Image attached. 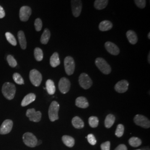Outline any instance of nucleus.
<instances>
[{"instance_id":"obj_12","label":"nucleus","mask_w":150,"mask_h":150,"mask_svg":"<svg viewBox=\"0 0 150 150\" xmlns=\"http://www.w3.org/2000/svg\"><path fill=\"white\" fill-rule=\"evenodd\" d=\"M70 86L71 83L70 81L67 78L62 77L60 79L59 83V88L61 93L64 94L67 93L70 90Z\"/></svg>"},{"instance_id":"obj_33","label":"nucleus","mask_w":150,"mask_h":150,"mask_svg":"<svg viewBox=\"0 0 150 150\" xmlns=\"http://www.w3.org/2000/svg\"><path fill=\"white\" fill-rule=\"evenodd\" d=\"M124 130H125V127L122 124H119L117 129L115 132V134L117 137H121L123 136V133H124Z\"/></svg>"},{"instance_id":"obj_35","label":"nucleus","mask_w":150,"mask_h":150,"mask_svg":"<svg viewBox=\"0 0 150 150\" xmlns=\"http://www.w3.org/2000/svg\"><path fill=\"white\" fill-rule=\"evenodd\" d=\"M35 27L37 31H40L42 27V22L39 18H36L35 21Z\"/></svg>"},{"instance_id":"obj_26","label":"nucleus","mask_w":150,"mask_h":150,"mask_svg":"<svg viewBox=\"0 0 150 150\" xmlns=\"http://www.w3.org/2000/svg\"><path fill=\"white\" fill-rule=\"evenodd\" d=\"M115 117L114 116V115H113L112 114H109L108 115L106 119H105V127L107 128V129H109L110 127H111L112 126L113 123H115Z\"/></svg>"},{"instance_id":"obj_16","label":"nucleus","mask_w":150,"mask_h":150,"mask_svg":"<svg viewBox=\"0 0 150 150\" xmlns=\"http://www.w3.org/2000/svg\"><path fill=\"white\" fill-rule=\"evenodd\" d=\"M76 106L82 108H86L88 107L89 103L85 97H79L76 100Z\"/></svg>"},{"instance_id":"obj_5","label":"nucleus","mask_w":150,"mask_h":150,"mask_svg":"<svg viewBox=\"0 0 150 150\" xmlns=\"http://www.w3.org/2000/svg\"><path fill=\"white\" fill-rule=\"evenodd\" d=\"M30 80L33 85L38 87L41 83L42 80V76L38 71L33 69L31 70L30 72Z\"/></svg>"},{"instance_id":"obj_25","label":"nucleus","mask_w":150,"mask_h":150,"mask_svg":"<svg viewBox=\"0 0 150 150\" xmlns=\"http://www.w3.org/2000/svg\"><path fill=\"white\" fill-rule=\"evenodd\" d=\"M50 64L52 67H56L60 64L59 56L57 52H54L50 58Z\"/></svg>"},{"instance_id":"obj_13","label":"nucleus","mask_w":150,"mask_h":150,"mask_svg":"<svg viewBox=\"0 0 150 150\" xmlns=\"http://www.w3.org/2000/svg\"><path fill=\"white\" fill-rule=\"evenodd\" d=\"M13 127V122L11 120H6L0 127V134H6L10 133Z\"/></svg>"},{"instance_id":"obj_22","label":"nucleus","mask_w":150,"mask_h":150,"mask_svg":"<svg viewBox=\"0 0 150 150\" xmlns=\"http://www.w3.org/2000/svg\"><path fill=\"white\" fill-rule=\"evenodd\" d=\"M108 3V0H96L94 2V7L97 10H101L106 7Z\"/></svg>"},{"instance_id":"obj_43","label":"nucleus","mask_w":150,"mask_h":150,"mask_svg":"<svg viewBox=\"0 0 150 150\" xmlns=\"http://www.w3.org/2000/svg\"><path fill=\"white\" fill-rule=\"evenodd\" d=\"M148 38H149V39H150V32H149L148 34Z\"/></svg>"},{"instance_id":"obj_32","label":"nucleus","mask_w":150,"mask_h":150,"mask_svg":"<svg viewBox=\"0 0 150 150\" xmlns=\"http://www.w3.org/2000/svg\"><path fill=\"white\" fill-rule=\"evenodd\" d=\"M13 79L15 81L17 84L18 85H23L24 84V80L21 76L18 73H15L13 75Z\"/></svg>"},{"instance_id":"obj_20","label":"nucleus","mask_w":150,"mask_h":150,"mask_svg":"<svg viewBox=\"0 0 150 150\" xmlns=\"http://www.w3.org/2000/svg\"><path fill=\"white\" fill-rule=\"evenodd\" d=\"M18 41L20 42V46L22 49L25 50L27 46V42H26V39L25 36V33L22 31H20L18 32Z\"/></svg>"},{"instance_id":"obj_9","label":"nucleus","mask_w":150,"mask_h":150,"mask_svg":"<svg viewBox=\"0 0 150 150\" xmlns=\"http://www.w3.org/2000/svg\"><path fill=\"white\" fill-rule=\"evenodd\" d=\"M26 116L31 121L38 122L41 119L42 114L40 111H36L34 108L27 110Z\"/></svg>"},{"instance_id":"obj_7","label":"nucleus","mask_w":150,"mask_h":150,"mask_svg":"<svg viewBox=\"0 0 150 150\" xmlns=\"http://www.w3.org/2000/svg\"><path fill=\"white\" fill-rule=\"evenodd\" d=\"M134 123L143 128L149 129L150 127V120L144 116L137 115L134 118Z\"/></svg>"},{"instance_id":"obj_27","label":"nucleus","mask_w":150,"mask_h":150,"mask_svg":"<svg viewBox=\"0 0 150 150\" xmlns=\"http://www.w3.org/2000/svg\"><path fill=\"white\" fill-rule=\"evenodd\" d=\"M51 36V33L50 30L47 29V28H46L44 31H43V33L41 36V42L44 44V45H46L47 43H48V41L50 40V38Z\"/></svg>"},{"instance_id":"obj_36","label":"nucleus","mask_w":150,"mask_h":150,"mask_svg":"<svg viewBox=\"0 0 150 150\" xmlns=\"http://www.w3.org/2000/svg\"><path fill=\"white\" fill-rule=\"evenodd\" d=\"M88 142L91 145H95L96 144L97 141L95 137L93 134H88L87 136Z\"/></svg>"},{"instance_id":"obj_11","label":"nucleus","mask_w":150,"mask_h":150,"mask_svg":"<svg viewBox=\"0 0 150 150\" xmlns=\"http://www.w3.org/2000/svg\"><path fill=\"white\" fill-rule=\"evenodd\" d=\"M32 13L31 8L28 6H22L20 10V18L22 21H28Z\"/></svg>"},{"instance_id":"obj_19","label":"nucleus","mask_w":150,"mask_h":150,"mask_svg":"<svg viewBox=\"0 0 150 150\" xmlns=\"http://www.w3.org/2000/svg\"><path fill=\"white\" fill-rule=\"evenodd\" d=\"M113 25L111 22L108 20H105L101 22L98 28L101 31H107L112 28Z\"/></svg>"},{"instance_id":"obj_39","label":"nucleus","mask_w":150,"mask_h":150,"mask_svg":"<svg viewBox=\"0 0 150 150\" xmlns=\"http://www.w3.org/2000/svg\"><path fill=\"white\" fill-rule=\"evenodd\" d=\"M115 150H127V148L126 146V145L121 144V145H118Z\"/></svg>"},{"instance_id":"obj_42","label":"nucleus","mask_w":150,"mask_h":150,"mask_svg":"<svg viewBox=\"0 0 150 150\" xmlns=\"http://www.w3.org/2000/svg\"><path fill=\"white\" fill-rule=\"evenodd\" d=\"M150 54H149V59H148V61H149V62L150 63Z\"/></svg>"},{"instance_id":"obj_40","label":"nucleus","mask_w":150,"mask_h":150,"mask_svg":"<svg viewBox=\"0 0 150 150\" xmlns=\"http://www.w3.org/2000/svg\"><path fill=\"white\" fill-rule=\"evenodd\" d=\"M5 16V12L4 8L0 6V18H2Z\"/></svg>"},{"instance_id":"obj_1","label":"nucleus","mask_w":150,"mask_h":150,"mask_svg":"<svg viewBox=\"0 0 150 150\" xmlns=\"http://www.w3.org/2000/svg\"><path fill=\"white\" fill-rule=\"evenodd\" d=\"M16 87L10 82H6L2 88V92L4 96L5 97L7 100H12L16 93Z\"/></svg>"},{"instance_id":"obj_24","label":"nucleus","mask_w":150,"mask_h":150,"mask_svg":"<svg viewBox=\"0 0 150 150\" xmlns=\"http://www.w3.org/2000/svg\"><path fill=\"white\" fill-rule=\"evenodd\" d=\"M62 139L64 145L69 147H72L75 145V139L70 136L64 135L62 136Z\"/></svg>"},{"instance_id":"obj_44","label":"nucleus","mask_w":150,"mask_h":150,"mask_svg":"<svg viewBox=\"0 0 150 150\" xmlns=\"http://www.w3.org/2000/svg\"></svg>"},{"instance_id":"obj_3","label":"nucleus","mask_w":150,"mask_h":150,"mask_svg":"<svg viewBox=\"0 0 150 150\" xmlns=\"http://www.w3.org/2000/svg\"><path fill=\"white\" fill-rule=\"evenodd\" d=\"M95 64L97 68L105 75H108L111 73V68L110 64L107 63L105 59L98 57L97 58L95 61Z\"/></svg>"},{"instance_id":"obj_34","label":"nucleus","mask_w":150,"mask_h":150,"mask_svg":"<svg viewBox=\"0 0 150 150\" xmlns=\"http://www.w3.org/2000/svg\"><path fill=\"white\" fill-rule=\"evenodd\" d=\"M7 60L8 64L11 67H15L17 64L16 59H14V57L12 55H8L7 57Z\"/></svg>"},{"instance_id":"obj_4","label":"nucleus","mask_w":150,"mask_h":150,"mask_svg":"<svg viewBox=\"0 0 150 150\" xmlns=\"http://www.w3.org/2000/svg\"><path fill=\"white\" fill-rule=\"evenodd\" d=\"M23 141L25 144L30 147H35L37 146L38 140L36 137L31 132H26L23 135Z\"/></svg>"},{"instance_id":"obj_6","label":"nucleus","mask_w":150,"mask_h":150,"mask_svg":"<svg viewBox=\"0 0 150 150\" xmlns=\"http://www.w3.org/2000/svg\"><path fill=\"white\" fill-rule=\"evenodd\" d=\"M65 71L67 75H72L75 71V64L74 59L71 56H67L64 60Z\"/></svg>"},{"instance_id":"obj_31","label":"nucleus","mask_w":150,"mask_h":150,"mask_svg":"<svg viewBox=\"0 0 150 150\" xmlns=\"http://www.w3.org/2000/svg\"><path fill=\"white\" fill-rule=\"evenodd\" d=\"M99 122L98 118L96 116H91L88 119V123L90 126L92 128H95L98 126Z\"/></svg>"},{"instance_id":"obj_15","label":"nucleus","mask_w":150,"mask_h":150,"mask_svg":"<svg viewBox=\"0 0 150 150\" xmlns=\"http://www.w3.org/2000/svg\"><path fill=\"white\" fill-rule=\"evenodd\" d=\"M105 48L107 51L112 55H118L120 53V49L118 47L111 42H106L105 44Z\"/></svg>"},{"instance_id":"obj_29","label":"nucleus","mask_w":150,"mask_h":150,"mask_svg":"<svg viewBox=\"0 0 150 150\" xmlns=\"http://www.w3.org/2000/svg\"><path fill=\"white\" fill-rule=\"evenodd\" d=\"M34 55L35 59L38 61H41L43 59V51L41 48L38 47L35 48L34 50Z\"/></svg>"},{"instance_id":"obj_23","label":"nucleus","mask_w":150,"mask_h":150,"mask_svg":"<svg viewBox=\"0 0 150 150\" xmlns=\"http://www.w3.org/2000/svg\"><path fill=\"white\" fill-rule=\"evenodd\" d=\"M72 123L74 127L77 129H81L84 127V122L79 117L76 116L72 118Z\"/></svg>"},{"instance_id":"obj_30","label":"nucleus","mask_w":150,"mask_h":150,"mask_svg":"<svg viewBox=\"0 0 150 150\" xmlns=\"http://www.w3.org/2000/svg\"><path fill=\"white\" fill-rule=\"evenodd\" d=\"M6 38L8 42L11 43L13 46H16L17 45V41L16 38L14 37V36L10 33V32H6L5 34Z\"/></svg>"},{"instance_id":"obj_28","label":"nucleus","mask_w":150,"mask_h":150,"mask_svg":"<svg viewBox=\"0 0 150 150\" xmlns=\"http://www.w3.org/2000/svg\"><path fill=\"white\" fill-rule=\"evenodd\" d=\"M129 144L132 147H139L142 144L141 140L139 139V138L135 137H132L130 138L129 139Z\"/></svg>"},{"instance_id":"obj_8","label":"nucleus","mask_w":150,"mask_h":150,"mask_svg":"<svg viewBox=\"0 0 150 150\" xmlns=\"http://www.w3.org/2000/svg\"><path fill=\"white\" fill-rule=\"evenodd\" d=\"M79 83L81 87L87 90L91 87L92 81L88 75L85 73H82L79 77Z\"/></svg>"},{"instance_id":"obj_41","label":"nucleus","mask_w":150,"mask_h":150,"mask_svg":"<svg viewBox=\"0 0 150 150\" xmlns=\"http://www.w3.org/2000/svg\"><path fill=\"white\" fill-rule=\"evenodd\" d=\"M41 142H42V141H39L38 142L37 145H39L40 144H41Z\"/></svg>"},{"instance_id":"obj_2","label":"nucleus","mask_w":150,"mask_h":150,"mask_svg":"<svg viewBox=\"0 0 150 150\" xmlns=\"http://www.w3.org/2000/svg\"><path fill=\"white\" fill-rule=\"evenodd\" d=\"M59 105L57 101H54L51 103L48 109V116L51 121L54 122L59 119Z\"/></svg>"},{"instance_id":"obj_17","label":"nucleus","mask_w":150,"mask_h":150,"mask_svg":"<svg viewBox=\"0 0 150 150\" xmlns=\"http://www.w3.org/2000/svg\"><path fill=\"white\" fill-rule=\"evenodd\" d=\"M36 99V95L34 93H29L23 98L21 102V106L23 107L26 106L28 105L33 102Z\"/></svg>"},{"instance_id":"obj_38","label":"nucleus","mask_w":150,"mask_h":150,"mask_svg":"<svg viewBox=\"0 0 150 150\" xmlns=\"http://www.w3.org/2000/svg\"><path fill=\"white\" fill-rule=\"evenodd\" d=\"M110 142L106 141L101 145V149L102 150H110Z\"/></svg>"},{"instance_id":"obj_10","label":"nucleus","mask_w":150,"mask_h":150,"mask_svg":"<svg viewBox=\"0 0 150 150\" xmlns=\"http://www.w3.org/2000/svg\"><path fill=\"white\" fill-rule=\"evenodd\" d=\"M72 12L75 17H78L80 15L82 5L81 0H71Z\"/></svg>"},{"instance_id":"obj_21","label":"nucleus","mask_w":150,"mask_h":150,"mask_svg":"<svg viewBox=\"0 0 150 150\" xmlns=\"http://www.w3.org/2000/svg\"><path fill=\"white\" fill-rule=\"evenodd\" d=\"M46 89L49 95H54L56 92V87L54 81L51 80H48L46 82Z\"/></svg>"},{"instance_id":"obj_18","label":"nucleus","mask_w":150,"mask_h":150,"mask_svg":"<svg viewBox=\"0 0 150 150\" xmlns=\"http://www.w3.org/2000/svg\"><path fill=\"white\" fill-rule=\"evenodd\" d=\"M126 36L129 40V42L132 44L134 45L137 42L138 38L136 35V33L132 30H129L126 32Z\"/></svg>"},{"instance_id":"obj_14","label":"nucleus","mask_w":150,"mask_h":150,"mask_svg":"<svg viewBox=\"0 0 150 150\" xmlns=\"http://www.w3.org/2000/svg\"><path fill=\"white\" fill-rule=\"evenodd\" d=\"M129 83L126 80L120 81L115 86V89L118 93H124L127 91Z\"/></svg>"},{"instance_id":"obj_37","label":"nucleus","mask_w":150,"mask_h":150,"mask_svg":"<svg viewBox=\"0 0 150 150\" xmlns=\"http://www.w3.org/2000/svg\"><path fill=\"white\" fill-rule=\"evenodd\" d=\"M135 4L140 8H145L146 4V0H134Z\"/></svg>"}]
</instances>
